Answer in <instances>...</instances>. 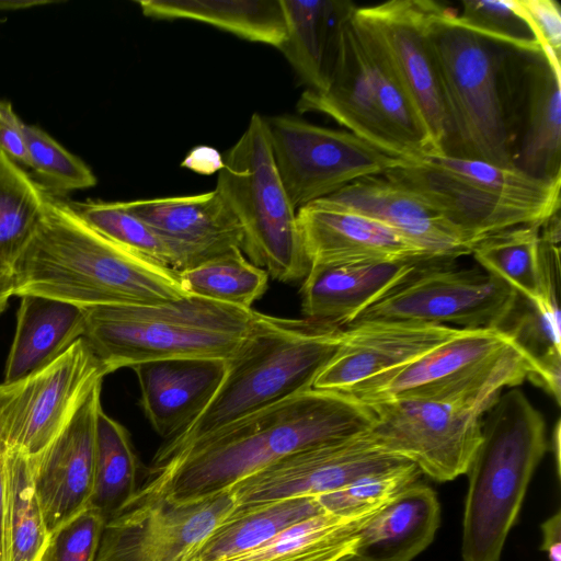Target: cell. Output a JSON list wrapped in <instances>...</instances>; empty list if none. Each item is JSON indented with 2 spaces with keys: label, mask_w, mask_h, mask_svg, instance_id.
I'll use <instances>...</instances> for the list:
<instances>
[{
  "label": "cell",
  "mask_w": 561,
  "mask_h": 561,
  "mask_svg": "<svg viewBox=\"0 0 561 561\" xmlns=\"http://www.w3.org/2000/svg\"><path fill=\"white\" fill-rule=\"evenodd\" d=\"M374 419L368 405L346 393L305 390L148 467L129 501L161 496L184 503L211 497L287 455L362 434Z\"/></svg>",
  "instance_id": "obj_1"
},
{
  "label": "cell",
  "mask_w": 561,
  "mask_h": 561,
  "mask_svg": "<svg viewBox=\"0 0 561 561\" xmlns=\"http://www.w3.org/2000/svg\"><path fill=\"white\" fill-rule=\"evenodd\" d=\"M12 268L14 296H42L82 308L161 305L187 295L178 271L108 239L68 201L51 195Z\"/></svg>",
  "instance_id": "obj_2"
},
{
  "label": "cell",
  "mask_w": 561,
  "mask_h": 561,
  "mask_svg": "<svg viewBox=\"0 0 561 561\" xmlns=\"http://www.w3.org/2000/svg\"><path fill=\"white\" fill-rule=\"evenodd\" d=\"M342 334L341 327L257 312L250 335L227 360L225 377L209 403L181 432L163 440L149 467L238 419L311 389Z\"/></svg>",
  "instance_id": "obj_3"
},
{
  "label": "cell",
  "mask_w": 561,
  "mask_h": 561,
  "mask_svg": "<svg viewBox=\"0 0 561 561\" xmlns=\"http://www.w3.org/2000/svg\"><path fill=\"white\" fill-rule=\"evenodd\" d=\"M436 4L427 45L442 102L443 156L515 168L508 113L510 50L456 24Z\"/></svg>",
  "instance_id": "obj_4"
},
{
  "label": "cell",
  "mask_w": 561,
  "mask_h": 561,
  "mask_svg": "<svg viewBox=\"0 0 561 561\" xmlns=\"http://www.w3.org/2000/svg\"><path fill=\"white\" fill-rule=\"evenodd\" d=\"M83 339L107 375L165 359H230L257 311L186 295L161 305L84 307Z\"/></svg>",
  "instance_id": "obj_5"
},
{
  "label": "cell",
  "mask_w": 561,
  "mask_h": 561,
  "mask_svg": "<svg viewBox=\"0 0 561 561\" xmlns=\"http://www.w3.org/2000/svg\"><path fill=\"white\" fill-rule=\"evenodd\" d=\"M481 442L467 474L462 561H500L530 479L548 449L543 415L519 389L483 414Z\"/></svg>",
  "instance_id": "obj_6"
},
{
  "label": "cell",
  "mask_w": 561,
  "mask_h": 561,
  "mask_svg": "<svg viewBox=\"0 0 561 561\" xmlns=\"http://www.w3.org/2000/svg\"><path fill=\"white\" fill-rule=\"evenodd\" d=\"M383 175L439 211L470 250L484 237L516 226L542 225L560 210L561 179H539L479 160L432 156L404 161Z\"/></svg>",
  "instance_id": "obj_7"
},
{
  "label": "cell",
  "mask_w": 561,
  "mask_h": 561,
  "mask_svg": "<svg viewBox=\"0 0 561 561\" xmlns=\"http://www.w3.org/2000/svg\"><path fill=\"white\" fill-rule=\"evenodd\" d=\"M537 368L503 329L461 330L410 363L379 374L350 389L358 402L415 399L472 408L485 413L502 390Z\"/></svg>",
  "instance_id": "obj_8"
},
{
  "label": "cell",
  "mask_w": 561,
  "mask_h": 561,
  "mask_svg": "<svg viewBox=\"0 0 561 561\" xmlns=\"http://www.w3.org/2000/svg\"><path fill=\"white\" fill-rule=\"evenodd\" d=\"M237 218L242 252L284 283L305 278L310 263L293 206L277 171L266 121L254 113L227 151L215 188Z\"/></svg>",
  "instance_id": "obj_9"
},
{
  "label": "cell",
  "mask_w": 561,
  "mask_h": 561,
  "mask_svg": "<svg viewBox=\"0 0 561 561\" xmlns=\"http://www.w3.org/2000/svg\"><path fill=\"white\" fill-rule=\"evenodd\" d=\"M448 262L422 263L354 322L403 320L461 330L501 329L519 295L482 268L450 267Z\"/></svg>",
  "instance_id": "obj_10"
},
{
  "label": "cell",
  "mask_w": 561,
  "mask_h": 561,
  "mask_svg": "<svg viewBox=\"0 0 561 561\" xmlns=\"http://www.w3.org/2000/svg\"><path fill=\"white\" fill-rule=\"evenodd\" d=\"M265 121L277 171L297 210L404 162L346 130L287 115Z\"/></svg>",
  "instance_id": "obj_11"
},
{
  "label": "cell",
  "mask_w": 561,
  "mask_h": 561,
  "mask_svg": "<svg viewBox=\"0 0 561 561\" xmlns=\"http://www.w3.org/2000/svg\"><path fill=\"white\" fill-rule=\"evenodd\" d=\"M107 375L83 337L47 366L0 385V440L34 458L58 436L91 389Z\"/></svg>",
  "instance_id": "obj_12"
},
{
  "label": "cell",
  "mask_w": 561,
  "mask_h": 561,
  "mask_svg": "<svg viewBox=\"0 0 561 561\" xmlns=\"http://www.w3.org/2000/svg\"><path fill=\"white\" fill-rule=\"evenodd\" d=\"M374 413L367 431L388 453L446 482L467 473L481 442L482 413L453 403L397 399L366 404Z\"/></svg>",
  "instance_id": "obj_13"
},
{
  "label": "cell",
  "mask_w": 561,
  "mask_h": 561,
  "mask_svg": "<svg viewBox=\"0 0 561 561\" xmlns=\"http://www.w3.org/2000/svg\"><path fill=\"white\" fill-rule=\"evenodd\" d=\"M234 511L230 490L184 503L161 496L129 501L105 522L94 561H191Z\"/></svg>",
  "instance_id": "obj_14"
},
{
  "label": "cell",
  "mask_w": 561,
  "mask_h": 561,
  "mask_svg": "<svg viewBox=\"0 0 561 561\" xmlns=\"http://www.w3.org/2000/svg\"><path fill=\"white\" fill-rule=\"evenodd\" d=\"M405 460L378 446L367 431L287 455L234 484L236 508L296 497H316L354 479Z\"/></svg>",
  "instance_id": "obj_15"
},
{
  "label": "cell",
  "mask_w": 561,
  "mask_h": 561,
  "mask_svg": "<svg viewBox=\"0 0 561 561\" xmlns=\"http://www.w3.org/2000/svg\"><path fill=\"white\" fill-rule=\"evenodd\" d=\"M508 87L514 167L561 179V67L542 51L511 49Z\"/></svg>",
  "instance_id": "obj_16"
},
{
  "label": "cell",
  "mask_w": 561,
  "mask_h": 561,
  "mask_svg": "<svg viewBox=\"0 0 561 561\" xmlns=\"http://www.w3.org/2000/svg\"><path fill=\"white\" fill-rule=\"evenodd\" d=\"M437 2L391 0L355 8L443 154L444 113L427 45V25Z\"/></svg>",
  "instance_id": "obj_17"
},
{
  "label": "cell",
  "mask_w": 561,
  "mask_h": 561,
  "mask_svg": "<svg viewBox=\"0 0 561 561\" xmlns=\"http://www.w3.org/2000/svg\"><path fill=\"white\" fill-rule=\"evenodd\" d=\"M102 382L91 389L50 445L31 458L35 492L50 536L90 506Z\"/></svg>",
  "instance_id": "obj_18"
},
{
  "label": "cell",
  "mask_w": 561,
  "mask_h": 561,
  "mask_svg": "<svg viewBox=\"0 0 561 561\" xmlns=\"http://www.w3.org/2000/svg\"><path fill=\"white\" fill-rule=\"evenodd\" d=\"M461 331L447 325L403 321H357L343 328L342 341L312 388L345 393L360 382L398 368Z\"/></svg>",
  "instance_id": "obj_19"
},
{
  "label": "cell",
  "mask_w": 561,
  "mask_h": 561,
  "mask_svg": "<svg viewBox=\"0 0 561 561\" xmlns=\"http://www.w3.org/2000/svg\"><path fill=\"white\" fill-rule=\"evenodd\" d=\"M354 9L340 23L335 55L327 87L321 91L306 89L297 102V110L300 113L313 112L327 115L382 152L409 161L380 110L376 90L351 22Z\"/></svg>",
  "instance_id": "obj_20"
},
{
  "label": "cell",
  "mask_w": 561,
  "mask_h": 561,
  "mask_svg": "<svg viewBox=\"0 0 561 561\" xmlns=\"http://www.w3.org/2000/svg\"><path fill=\"white\" fill-rule=\"evenodd\" d=\"M313 204L378 221L434 260L450 261L471 251L462 234L439 211L383 174L358 179Z\"/></svg>",
  "instance_id": "obj_21"
},
{
  "label": "cell",
  "mask_w": 561,
  "mask_h": 561,
  "mask_svg": "<svg viewBox=\"0 0 561 561\" xmlns=\"http://www.w3.org/2000/svg\"><path fill=\"white\" fill-rule=\"evenodd\" d=\"M124 205L162 238L178 272L242 248L241 227L216 190L128 201Z\"/></svg>",
  "instance_id": "obj_22"
},
{
  "label": "cell",
  "mask_w": 561,
  "mask_h": 561,
  "mask_svg": "<svg viewBox=\"0 0 561 561\" xmlns=\"http://www.w3.org/2000/svg\"><path fill=\"white\" fill-rule=\"evenodd\" d=\"M297 222L310 265L438 261L389 227L354 213L312 203L297 210Z\"/></svg>",
  "instance_id": "obj_23"
},
{
  "label": "cell",
  "mask_w": 561,
  "mask_h": 561,
  "mask_svg": "<svg viewBox=\"0 0 561 561\" xmlns=\"http://www.w3.org/2000/svg\"><path fill=\"white\" fill-rule=\"evenodd\" d=\"M428 261H379L310 265L304 278V318L344 328Z\"/></svg>",
  "instance_id": "obj_24"
},
{
  "label": "cell",
  "mask_w": 561,
  "mask_h": 561,
  "mask_svg": "<svg viewBox=\"0 0 561 561\" xmlns=\"http://www.w3.org/2000/svg\"><path fill=\"white\" fill-rule=\"evenodd\" d=\"M227 369L224 359H165L133 367L139 407L163 440L187 426L209 403Z\"/></svg>",
  "instance_id": "obj_25"
},
{
  "label": "cell",
  "mask_w": 561,
  "mask_h": 561,
  "mask_svg": "<svg viewBox=\"0 0 561 561\" xmlns=\"http://www.w3.org/2000/svg\"><path fill=\"white\" fill-rule=\"evenodd\" d=\"M440 520L436 493L414 482L375 512L357 531L358 561H411L433 541Z\"/></svg>",
  "instance_id": "obj_26"
},
{
  "label": "cell",
  "mask_w": 561,
  "mask_h": 561,
  "mask_svg": "<svg viewBox=\"0 0 561 561\" xmlns=\"http://www.w3.org/2000/svg\"><path fill=\"white\" fill-rule=\"evenodd\" d=\"M84 327L82 307L42 296H22L3 383L47 366L83 337Z\"/></svg>",
  "instance_id": "obj_27"
},
{
  "label": "cell",
  "mask_w": 561,
  "mask_h": 561,
  "mask_svg": "<svg viewBox=\"0 0 561 561\" xmlns=\"http://www.w3.org/2000/svg\"><path fill=\"white\" fill-rule=\"evenodd\" d=\"M282 2L287 37L278 49L307 89L321 91L332 69L340 23L355 7L331 0Z\"/></svg>",
  "instance_id": "obj_28"
},
{
  "label": "cell",
  "mask_w": 561,
  "mask_h": 561,
  "mask_svg": "<svg viewBox=\"0 0 561 561\" xmlns=\"http://www.w3.org/2000/svg\"><path fill=\"white\" fill-rule=\"evenodd\" d=\"M137 4L149 18L198 21L277 48L287 37L282 0H141Z\"/></svg>",
  "instance_id": "obj_29"
},
{
  "label": "cell",
  "mask_w": 561,
  "mask_h": 561,
  "mask_svg": "<svg viewBox=\"0 0 561 561\" xmlns=\"http://www.w3.org/2000/svg\"><path fill=\"white\" fill-rule=\"evenodd\" d=\"M371 515L348 518L324 512L299 520L260 547L225 561H345L355 556L357 531Z\"/></svg>",
  "instance_id": "obj_30"
},
{
  "label": "cell",
  "mask_w": 561,
  "mask_h": 561,
  "mask_svg": "<svg viewBox=\"0 0 561 561\" xmlns=\"http://www.w3.org/2000/svg\"><path fill=\"white\" fill-rule=\"evenodd\" d=\"M324 513L316 497H296L236 508L191 561H225L255 549L305 518Z\"/></svg>",
  "instance_id": "obj_31"
},
{
  "label": "cell",
  "mask_w": 561,
  "mask_h": 561,
  "mask_svg": "<svg viewBox=\"0 0 561 561\" xmlns=\"http://www.w3.org/2000/svg\"><path fill=\"white\" fill-rule=\"evenodd\" d=\"M139 462L128 431L103 409L96 422L94 488L90 506L105 522L135 495Z\"/></svg>",
  "instance_id": "obj_32"
},
{
  "label": "cell",
  "mask_w": 561,
  "mask_h": 561,
  "mask_svg": "<svg viewBox=\"0 0 561 561\" xmlns=\"http://www.w3.org/2000/svg\"><path fill=\"white\" fill-rule=\"evenodd\" d=\"M7 561H41L49 542L31 458L7 450Z\"/></svg>",
  "instance_id": "obj_33"
},
{
  "label": "cell",
  "mask_w": 561,
  "mask_h": 561,
  "mask_svg": "<svg viewBox=\"0 0 561 561\" xmlns=\"http://www.w3.org/2000/svg\"><path fill=\"white\" fill-rule=\"evenodd\" d=\"M541 225H522L479 240L470 254L482 270L540 306L538 245Z\"/></svg>",
  "instance_id": "obj_34"
},
{
  "label": "cell",
  "mask_w": 561,
  "mask_h": 561,
  "mask_svg": "<svg viewBox=\"0 0 561 561\" xmlns=\"http://www.w3.org/2000/svg\"><path fill=\"white\" fill-rule=\"evenodd\" d=\"M187 295L252 309L268 287L265 270L249 261L241 249H232L194 267L178 272Z\"/></svg>",
  "instance_id": "obj_35"
},
{
  "label": "cell",
  "mask_w": 561,
  "mask_h": 561,
  "mask_svg": "<svg viewBox=\"0 0 561 561\" xmlns=\"http://www.w3.org/2000/svg\"><path fill=\"white\" fill-rule=\"evenodd\" d=\"M48 194L0 150V261L13 266L37 226Z\"/></svg>",
  "instance_id": "obj_36"
},
{
  "label": "cell",
  "mask_w": 561,
  "mask_h": 561,
  "mask_svg": "<svg viewBox=\"0 0 561 561\" xmlns=\"http://www.w3.org/2000/svg\"><path fill=\"white\" fill-rule=\"evenodd\" d=\"M421 474L411 461L365 473L344 486L316 496L327 513L362 518L377 512Z\"/></svg>",
  "instance_id": "obj_37"
},
{
  "label": "cell",
  "mask_w": 561,
  "mask_h": 561,
  "mask_svg": "<svg viewBox=\"0 0 561 561\" xmlns=\"http://www.w3.org/2000/svg\"><path fill=\"white\" fill-rule=\"evenodd\" d=\"M23 131L27 169L48 195L61 197L67 193L96 185L98 180L93 171L45 130L24 123Z\"/></svg>",
  "instance_id": "obj_38"
},
{
  "label": "cell",
  "mask_w": 561,
  "mask_h": 561,
  "mask_svg": "<svg viewBox=\"0 0 561 561\" xmlns=\"http://www.w3.org/2000/svg\"><path fill=\"white\" fill-rule=\"evenodd\" d=\"M68 203L87 224L108 239L174 270V257L167 243L124 202L89 199Z\"/></svg>",
  "instance_id": "obj_39"
},
{
  "label": "cell",
  "mask_w": 561,
  "mask_h": 561,
  "mask_svg": "<svg viewBox=\"0 0 561 561\" xmlns=\"http://www.w3.org/2000/svg\"><path fill=\"white\" fill-rule=\"evenodd\" d=\"M451 18L459 26L507 48L524 53L542 51L513 0L462 1L461 12L453 11Z\"/></svg>",
  "instance_id": "obj_40"
},
{
  "label": "cell",
  "mask_w": 561,
  "mask_h": 561,
  "mask_svg": "<svg viewBox=\"0 0 561 561\" xmlns=\"http://www.w3.org/2000/svg\"><path fill=\"white\" fill-rule=\"evenodd\" d=\"M104 517L88 507L49 538L41 561H94Z\"/></svg>",
  "instance_id": "obj_41"
},
{
  "label": "cell",
  "mask_w": 561,
  "mask_h": 561,
  "mask_svg": "<svg viewBox=\"0 0 561 561\" xmlns=\"http://www.w3.org/2000/svg\"><path fill=\"white\" fill-rule=\"evenodd\" d=\"M560 210L540 227L538 268L540 306L543 312L560 321Z\"/></svg>",
  "instance_id": "obj_42"
},
{
  "label": "cell",
  "mask_w": 561,
  "mask_h": 561,
  "mask_svg": "<svg viewBox=\"0 0 561 561\" xmlns=\"http://www.w3.org/2000/svg\"><path fill=\"white\" fill-rule=\"evenodd\" d=\"M514 5L528 24L542 53L561 61V9L553 0H513Z\"/></svg>",
  "instance_id": "obj_43"
},
{
  "label": "cell",
  "mask_w": 561,
  "mask_h": 561,
  "mask_svg": "<svg viewBox=\"0 0 561 561\" xmlns=\"http://www.w3.org/2000/svg\"><path fill=\"white\" fill-rule=\"evenodd\" d=\"M24 122L8 101L0 100V150L19 165L27 169Z\"/></svg>",
  "instance_id": "obj_44"
},
{
  "label": "cell",
  "mask_w": 561,
  "mask_h": 561,
  "mask_svg": "<svg viewBox=\"0 0 561 561\" xmlns=\"http://www.w3.org/2000/svg\"><path fill=\"white\" fill-rule=\"evenodd\" d=\"M181 167L199 174L210 175L224 167V158L213 147L198 146L193 148L182 161Z\"/></svg>",
  "instance_id": "obj_45"
},
{
  "label": "cell",
  "mask_w": 561,
  "mask_h": 561,
  "mask_svg": "<svg viewBox=\"0 0 561 561\" xmlns=\"http://www.w3.org/2000/svg\"><path fill=\"white\" fill-rule=\"evenodd\" d=\"M542 542L540 549L549 561H561V513L557 511L541 526Z\"/></svg>",
  "instance_id": "obj_46"
},
{
  "label": "cell",
  "mask_w": 561,
  "mask_h": 561,
  "mask_svg": "<svg viewBox=\"0 0 561 561\" xmlns=\"http://www.w3.org/2000/svg\"><path fill=\"white\" fill-rule=\"evenodd\" d=\"M7 449L0 448V561H7L5 518H7Z\"/></svg>",
  "instance_id": "obj_47"
},
{
  "label": "cell",
  "mask_w": 561,
  "mask_h": 561,
  "mask_svg": "<svg viewBox=\"0 0 561 561\" xmlns=\"http://www.w3.org/2000/svg\"><path fill=\"white\" fill-rule=\"evenodd\" d=\"M15 291V276L13 268L0 261V314L5 310L8 302Z\"/></svg>",
  "instance_id": "obj_48"
},
{
  "label": "cell",
  "mask_w": 561,
  "mask_h": 561,
  "mask_svg": "<svg viewBox=\"0 0 561 561\" xmlns=\"http://www.w3.org/2000/svg\"><path fill=\"white\" fill-rule=\"evenodd\" d=\"M551 450L554 455L557 474L560 476V421L557 422L551 437Z\"/></svg>",
  "instance_id": "obj_49"
},
{
  "label": "cell",
  "mask_w": 561,
  "mask_h": 561,
  "mask_svg": "<svg viewBox=\"0 0 561 561\" xmlns=\"http://www.w3.org/2000/svg\"><path fill=\"white\" fill-rule=\"evenodd\" d=\"M345 561H358V560H357L356 558H354V557H353V558H350V559H347V560H345Z\"/></svg>",
  "instance_id": "obj_50"
},
{
  "label": "cell",
  "mask_w": 561,
  "mask_h": 561,
  "mask_svg": "<svg viewBox=\"0 0 561 561\" xmlns=\"http://www.w3.org/2000/svg\"><path fill=\"white\" fill-rule=\"evenodd\" d=\"M1 447H4V446H3V444H2V443H1V440H0V448H1ZM4 448H5V447H4Z\"/></svg>",
  "instance_id": "obj_51"
}]
</instances>
